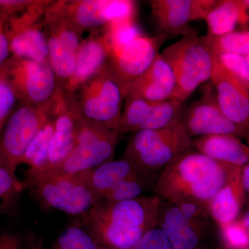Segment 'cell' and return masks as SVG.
<instances>
[{
    "label": "cell",
    "instance_id": "1",
    "mask_svg": "<svg viewBox=\"0 0 249 249\" xmlns=\"http://www.w3.org/2000/svg\"><path fill=\"white\" fill-rule=\"evenodd\" d=\"M161 201L157 195L117 202L101 201L78 222L102 249H132L157 227Z\"/></svg>",
    "mask_w": 249,
    "mask_h": 249
},
{
    "label": "cell",
    "instance_id": "32",
    "mask_svg": "<svg viewBox=\"0 0 249 249\" xmlns=\"http://www.w3.org/2000/svg\"><path fill=\"white\" fill-rule=\"evenodd\" d=\"M17 94L10 81L6 62L0 68V135L5 124L19 105Z\"/></svg>",
    "mask_w": 249,
    "mask_h": 249
},
{
    "label": "cell",
    "instance_id": "23",
    "mask_svg": "<svg viewBox=\"0 0 249 249\" xmlns=\"http://www.w3.org/2000/svg\"><path fill=\"white\" fill-rule=\"evenodd\" d=\"M80 174L99 201L124 180L140 176L147 178L132 162L123 157L119 160H109L92 170Z\"/></svg>",
    "mask_w": 249,
    "mask_h": 249
},
{
    "label": "cell",
    "instance_id": "40",
    "mask_svg": "<svg viewBox=\"0 0 249 249\" xmlns=\"http://www.w3.org/2000/svg\"><path fill=\"white\" fill-rule=\"evenodd\" d=\"M241 181L244 189L249 193V163L244 165L241 172Z\"/></svg>",
    "mask_w": 249,
    "mask_h": 249
},
{
    "label": "cell",
    "instance_id": "45",
    "mask_svg": "<svg viewBox=\"0 0 249 249\" xmlns=\"http://www.w3.org/2000/svg\"></svg>",
    "mask_w": 249,
    "mask_h": 249
},
{
    "label": "cell",
    "instance_id": "8",
    "mask_svg": "<svg viewBox=\"0 0 249 249\" xmlns=\"http://www.w3.org/2000/svg\"><path fill=\"white\" fill-rule=\"evenodd\" d=\"M54 100L40 106L19 103L0 135V165L16 174L23 156L49 117Z\"/></svg>",
    "mask_w": 249,
    "mask_h": 249
},
{
    "label": "cell",
    "instance_id": "11",
    "mask_svg": "<svg viewBox=\"0 0 249 249\" xmlns=\"http://www.w3.org/2000/svg\"><path fill=\"white\" fill-rule=\"evenodd\" d=\"M185 108L183 103L175 98L154 102L126 96L118 130L121 136L174 127L181 124Z\"/></svg>",
    "mask_w": 249,
    "mask_h": 249
},
{
    "label": "cell",
    "instance_id": "16",
    "mask_svg": "<svg viewBox=\"0 0 249 249\" xmlns=\"http://www.w3.org/2000/svg\"><path fill=\"white\" fill-rule=\"evenodd\" d=\"M165 36H138L120 48L110 51L108 65L124 89L150 66L160 54Z\"/></svg>",
    "mask_w": 249,
    "mask_h": 249
},
{
    "label": "cell",
    "instance_id": "30",
    "mask_svg": "<svg viewBox=\"0 0 249 249\" xmlns=\"http://www.w3.org/2000/svg\"><path fill=\"white\" fill-rule=\"evenodd\" d=\"M52 249H102L81 224L77 222L60 234Z\"/></svg>",
    "mask_w": 249,
    "mask_h": 249
},
{
    "label": "cell",
    "instance_id": "14",
    "mask_svg": "<svg viewBox=\"0 0 249 249\" xmlns=\"http://www.w3.org/2000/svg\"><path fill=\"white\" fill-rule=\"evenodd\" d=\"M181 124L192 139L215 134H245L223 114L213 83L206 87L199 99L185 108Z\"/></svg>",
    "mask_w": 249,
    "mask_h": 249
},
{
    "label": "cell",
    "instance_id": "22",
    "mask_svg": "<svg viewBox=\"0 0 249 249\" xmlns=\"http://www.w3.org/2000/svg\"><path fill=\"white\" fill-rule=\"evenodd\" d=\"M196 151L219 163L244 166L249 163V147L233 134H215L193 139Z\"/></svg>",
    "mask_w": 249,
    "mask_h": 249
},
{
    "label": "cell",
    "instance_id": "9",
    "mask_svg": "<svg viewBox=\"0 0 249 249\" xmlns=\"http://www.w3.org/2000/svg\"><path fill=\"white\" fill-rule=\"evenodd\" d=\"M50 1L35 0L22 12L8 18L6 34L11 56L49 63L44 16Z\"/></svg>",
    "mask_w": 249,
    "mask_h": 249
},
{
    "label": "cell",
    "instance_id": "15",
    "mask_svg": "<svg viewBox=\"0 0 249 249\" xmlns=\"http://www.w3.org/2000/svg\"><path fill=\"white\" fill-rule=\"evenodd\" d=\"M217 2L213 0H154L150 1L151 16L162 36H196L197 31L191 27V22L204 19Z\"/></svg>",
    "mask_w": 249,
    "mask_h": 249
},
{
    "label": "cell",
    "instance_id": "37",
    "mask_svg": "<svg viewBox=\"0 0 249 249\" xmlns=\"http://www.w3.org/2000/svg\"><path fill=\"white\" fill-rule=\"evenodd\" d=\"M11 16L9 11L0 9V68L9 60L11 51L6 34V22Z\"/></svg>",
    "mask_w": 249,
    "mask_h": 249
},
{
    "label": "cell",
    "instance_id": "31",
    "mask_svg": "<svg viewBox=\"0 0 249 249\" xmlns=\"http://www.w3.org/2000/svg\"><path fill=\"white\" fill-rule=\"evenodd\" d=\"M152 178L136 177L124 180L106 195L101 201L117 202L137 199L142 196L144 191L150 186Z\"/></svg>",
    "mask_w": 249,
    "mask_h": 249
},
{
    "label": "cell",
    "instance_id": "43",
    "mask_svg": "<svg viewBox=\"0 0 249 249\" xmlns=\"http://www.w3.org/2000/svg\"><path fill=\"white\" fill-rule=\"evenodd\" d=\"M246 60H247V64H248V66L249 67V55L248 56H245Z\"/></svg>",
    "mask_w": 249,
    "mask_h": 249
},
{
    "label": "cell",
    "instance_id": "26",
    "mask_svg": "<svg viewBox=\"0 0 249 249\" xmlns=\"http://www.w3.org/2000/svg\"><path fill=\"white\" fill-rule=\"evenodd\" d=\"M53 132L54 123L52 109L45 124L31 142L21 160L20 164L24 163L29 167L27 173H38L43 172L46 169L48 160L49 145L53 137Z\"/></svg>",
    "mask_w": 249,
    "mask_h": 249
},
{
    "label": "cell",
    "instance_id": "5",
    "mask_svg": "<svg viewBox=\"0 0 249 249\" xmlns=\"http://www.w3.org/2000/svg\"><path fill=\"white\" fill-rule=\"evenodd\" d=\"M124 96V85L107 63L71 96L65 97L80 119L118 130Z\"/></svg>",
    "mask_w": 249,
    "mask_h": 249
},
{
    "label": "cell",
    "instance_id": "12",
    "mask_svg": "<svg viewBox=\"0 0 249 249\" xmlns=\"http://www.w3.org/2000/svg\"><path fill=\"white\" fill-rule=\"evenodd\" d=\"M60 3L67 17L83 34L137 14V1L131 0H60Z\"/></svg>",
    "mask_w": 249,
    "mask_h": 249
},
{
    "label": "cell",
    "instance_id": "13",
    "mask_svg": "<svg viewBox=\"0 0 249 249\" xmlns=\"http://www.w3.org/2000/svg\"><path fill=\"white\" fill-rule=\"evenodd\" d=\"M44 31L48 46L49 60L52 67L64 69L75 61L83 40V33L68 19L59 1H51L46 7Z\"/></svg>",
    "mask_w": 249,
    "mask_h": 249
},
{
    "label": "cell",
    "instance_id": "10",
    "mask_svg": "<svg viewBox=\"0 0 249 249\" xmlns=\"http://www.w3.org/2000/svg\"><path fill=\"white\" fill-rule=\"evenodd\" d=\"M6 65L20 103L43 106L53 101L63 88L50 63L11 56Z\"/></svg>",
    "mask_w": 249,
    "mask_h": 249
},
{
    "label": "cell",
    "instance_id": "7",
    "mask_svg": "<svg viewBox=\"0 0 249 249\" xmlns=\"http://www.w3.org/2000/svg\"><path fill=\"white\" fill-rule=\"evenodd\" d=\"M120 136L117 129L79 118L76 146L54 171L64 175H78L114 160Z\"/></svg>",
    "mask_w": 249,
    "mask_h": 249
},
{
    "label": "cell",
    "instance_id": "34",
    "mask_svg": "<svg viewBox=\"0 0 249 249\" xmlns=\"http://www.w3.org/2000/svg\"><path fill=\"white\" fill-rule=\"evenodd\" d=\"M213 55L249 89V67L245 56L228 53Z\"/></svg>",
    "mask_w": 249,
    "mask_h": 249
},
{
    "label": "cell",
    "instance_id": "38",
    "mask_svg": "<svg viewBox=\"0 0 249 249\" xmlns=\"http://www.w3.org/2000/svg\"><path fill=\"white\" fill-rule=\"evenodd\" d=\"M0 249H23L22 237L16 232L0 231Z\"/></svg>",
    "mask_w": 249,
    "mask_h": 249
},
{
    "label": "cell",
    "instance_id": "19",
    "mask_svg": "<svg viewBox=\"0 0 249 249\" xmlns=\"http://www.w3.org/2000/svg\"><path fill=\"white\" fill-rule=\"evenodd\" d=\"M110 46L103 29L90 32L83 38L76 53L74 70L63 85V92L70 97L87 80L107 65Z\"/></svg>",
    "mask_w": 249,
    "mask_h": 249
},
{
    "label": "cell",
    "instance_id": "3",
    "mask_svg": "<svg viewBox=\"0 0 249 249\" xmlns=\"http://www.w3.org/2000/svg\"><path fill=\"white\" fill-rule=\"evenodd\" d=\"M193 139L181 124L158 129L134 132L129 137L123 158L130 160L145 176L155 174L179 156L193 150Z\"/></svg>",
    "mask_w": 249,
    "mask_h": 249
},
{
    "label": "cell",
    "instance_id": "21",
    "mask_svg": "<svg viewBox=\"0 0 249 249\" xmlns=\"http://www.w3.org/2000/svg\"><path fill=\"white\" fill-rule=\"evenodd\" d=\"M157 228L166 236L174 249H199L202 231L191 224L173 203L162 199Z\"/></svg>",
    "mask_w": 249,
    "mask_h": 249
},
{
    "label": "cell",
    "instance_id": "35",
    "mask_svg": "<svg viewBox=\"0 0 249 249\" xmlns=\"http://www.w3.org/2000/svg\"><path fill=\"white\" fill-rule=\"evenodd\" d=\"M220 227L223 241L228 248L249 249V234L242 223L234 222Z\"/></svg>",
    "mask_w": 249,
    "mask_h": 249
},
{
    "label": "cell",
    "instance_id": "24",
    "mask_svg": "<svg viewBox=\"0 0 249 249\" xmlns=\"http://www.w3.org/2000/svg\"><path fill=\"white\" fill-rule=\"evenodd\" d=\"M240 168L236 170L229 182L208 204L210 216L220 227L235 222L240 213L244 193Z\"/></svg>",
    "mask_w": 249,
    "mask_h": 249
},
{
    "label": "cell",
    "instance_id": "42",
    "mask_svg": "<svg viewBox=\"0 0 249 249\" xmlns=\"http://www.w3.org/2000/svg\"><path fill=\"white\" fill-rule=\"evenodd\" d=\"M243 2L247 9L249 11V0H243Z\"/></svg>",
    "mask_w": 249,
    "mask_h": 249
},
{
    "label": "cell",
    "instance_id": "29",
    "mask_svg": "<svg viewBox=\"0 0 249 249\" xmlns=\"http://www.w3.org/2000/svg\"><path fill=\"white\" fill-rule=\"evenodd\" d=\"M103 30L109 42L110 51L120 48L142 34L136 22V16L111 22Z\"/></svg>",
    "mask_w": 249,
    "mask_h": 249
},
{
    "label": "cell",
    "instance_id": "2",
    "mask_svg": "<svg viewBox=\"0 0 249 249\" xmlns=\"http://www.w3.org/2000/svg\"><path fill=\"white\" fill-rule=\"evenodd\" d=\"M238 168L191 150L160 172L156 180L155 195L171 203L186 199L207 206Z\"/></svg>",
    "mask_w": 249,
    "mask_h": 249
},
{
    "label": "cell",
    "instance_id": "41",
    "mask_svg": "<svg viewBox=\"0 0 249 249\" xmlns=\"http://www.w3.org/2000/svg\"><path fill=\"white\" fill-rule=\"evenodd\" d=\"M242 225L247 229V231L249 232V211L244 216L243 219L242 221Z\"/></svg>",
    "mask_w": 249,
    "mask_h": 249
},
{
    "label": "cell",
    "instance_id": "28",
    "mask_svg": "<svg viewBox=\"0 0 249 249\" xmlns=\"http://www.w3.org/2000/svg\"><path fill=\"white\" fill-rule=\"evenodd\" d=\"M25 184L6 167L0 165V214L14 212Z\"/></svg>",
    "mask_w": 249,
    "mask_h": 249
},
{
    "label": "cell",
    "instance_id": "44",
    "mask_svg": "<svg viewBox=\"0 0 249 249\" xmlns=\"http://www.w3.org/2000/svg\"><path fill=\"white\" fill-rule=\"evenodd\" d=\"M34 249H43L40 248V247H36V248H34Z\"/></svg>",
    "mask_w": 249,
    "mask_h": 249
},
{
    "label": "cell",
    "instance_id": "27",
    "mask_svg": "<svg viewBox=\"0 0 249 249\" xmlns=\"http://www.w3.org/2000/svg\"><path fill=\"white\" fill-rule=\"evenodd\" d=\"M201 39L213 55L228 53L249 55V30L235 31L219 36L206 35Z\"/></svg>",
    "mask_w": 249,
    "mask_h": 249
},
{
    "label": "cell",
    "instance_id": "4",
    "mask_svg": "<svg viewBox=\"0 0 249 249\" xmlns=\"http://www.w3.org/2000/svg\"><path fill=\"white\" fill-rule=\"evenodd\" d=\"M25 177L26 188L43 209L80 217L99 202L80 174L67 175L51 170L26 173Z\"/></svg>",
    "mask_w": 249,
    "mask_h": 249
},
{
    "label": "cell",
    "instance_id": "18",
    "mask_svg": "<svg viewBox=\"0 0 249 249\" xmlns=\"http://www.w3.org/2000/svg\"><path fill=\"white\" fill-rule=\"evenodd\" d=\"M52 116L54 132L49 145L47 167L41 173L58 168L76 146L79 117L65 97L63 88L54 100Z\"/></svg>",
    "mask_w": 249,
    "mask_h": 249
},
{
    "label": "cell",
    "instance_id": "17",
    "mask_svg": "<svg viewBox=\"0 0 249 249\" xmlns=\"http://www.w3.org/2000/svg\"><path fill=\"white\" fill-rule=\"evenodd\" d=\"M213 60L211 80L218 105L223 114L246 132L249 128V89L213 55Z\"/></svg>",
    "mask_w": 249,
    "mask_h": 249
},
{
    "label": "cell",
    "instance_id": "33",
    "mask_svg": "<svg viewBox=\"0 0 249 249\" xmlns=\"http://www.w3.org/2000/svg\"><path fill=\"white\" fill-rule=\"evenodd\" d=\"M178 206L185 217L195 227L202 231L209 222V213L207 206L192 200H180L173 203Z\"/></svg>",
    "mask_w": 249,
    "mask_h": 249
},
{
    "label": "cell",
    "instance_id": "6",
    "mask_svg": "<svg viewBox=\"0 0 249 249\" xmlns=\"http://www.w3.org/2000/svg\"><path fill=\"white\" fill-rule=\"evenodd\" d=\"M160 54L171 67L176 80L172 98L184 103L201 84L211 80L212 53L198 35L182 37Z\"/></svg>",
    "mask_w": 249,
    "mask_h": 249
},
{
    "label": "cell",
    "instance_id": "25",
    "mask_svg": "<svg viewBox=\"0 0 249 249\" xmlns=\"http://www.w3.org/2000/svg\"><path fill=\"white\" fill-rule=\"evenodd\" d=\"M204 20L207 24L208 36H222L235 31L237 25H247L249 12L243 0L217 1Z\"/></svg>",
    "mask_w": 249,
    "mask_h": 249
},
{
    "label": "cell",
    "instance_id": "39",
    "mask_svg": "<svg viewBox=\"0 0 249 249\" xmlns=\"http://www.w3.org/2000/svg\"><path fill=\"white\" fill-rule=\"evenodd\" d=\"M35 0H0V9L9 11L11 16L22 12Z\"/></svg>",
    "mask_w": 249,
    "mask_h": 249
},
{
    "label": "cell",
    "instance_id": "36",
    "mask_svg": "<svg viewBox=\"0 0 249 249\" xmlns=\"http://www.w3.org/2000/svg\"><path fill=\"white\" fill-rule=\"evenodd\" d=\"M132 249H174L166 236L158 228L145 234Z\"/></svg>",
    "mask_w": 249,
    "mask_h": 249
},
{
    "label": "cell",
    "instance_id": "20",
    "mask_svg": "<svg viewBox=\"0 0 249 249\" xmlns=\"http://www.w3.org/2000/svg\"><path fill=\"white\" fill-rule=\"evenodd\" d=\"M176 80L168 62L159 54L150 66L127 86L125 96L149 101H163L173 98Z\"/></svg>",
    "mask_w": 249,
    "mask_h": 249
}]
</instances>
